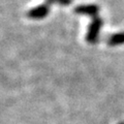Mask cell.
<instances>
[{"instance_id": "obj_1", "label": "cell", "mask_w": 124, "mask_h": 124, "mask_svg": "<svg viewBox=\"0 0 124 124\" xmlns=\"http://www.w3.org/2000/svg\"><path fill=\"white\" fill-rule=\"evenodd\" d=\"M102 26V20L99 17H95L93 18V20L91 22L90 26L88 28V32H87V36L86 39L89 44H95L98 39V34L99 31L101 29Z\"/></svg>"}, {"instance_id": "obj_2", "label": "cell", "mask_w": 124, "mask_h": 124, "mask_svg": "<svg viewBox=\"0 0 124 124\" xmlns=\"http://www.w3.org/2000/svg\"><path fill=\"white\" fill-rule=\"evenodd\" d=\"M49 6L46 4H41L36 6L35 8H32L28 11L27 16L30 19H42L49 14Z\"/></svg>"}, {"instance_id": "obj_3", "label": "cell", "mask_w": 124, "mask_h": 124, "mask_svg": "<svg viewBox=\"0 0 124 124\" xmlns=\"http://www.w3.org/2000/svg\"><path fill=\"white\" fill-rule=\"evenodd\" d=\"M98 6L95 4H86V5H80L78 6L75 9L77 14L80 15H88V16H92V17H96V15L98 13Z\"/></svg>"}, {"instance_id": "obj_4", "label": "cell", "mask_w": 124, "mask_h": 124, "mask_svg": "<svg viewBox=\"0 0 124 124\" xmlns=\"http://www.w3.org/2000/svg\"><path fill=\"white\" fill-rule=\"evenodd\" d=\"M107 42L108 46H112L123 45L124 44V32L112 34L111 36H108V38L107 39Z\"/></svg>"}, {"instance_id": "obj_5", "label": "cell", "mask_w": 124, "mask_h": 124, "mask_svg": "<svg viewBox=\"0 0 124 124\" xmlns=\"http://www.w3.org/2000/svg\"><path fill=\"white\" fill-rule=\"evenodd\" d=\"M49 1H52V2H58L60 4H63V5H67L71 2V0H49Z\"/></svg>"}, {"instance_id": "obj_6", "label": "cell", "mask_w": 124, "mask_h": 124, "mask_svg": "<svg viewBox=\"0 0 124 124\" xmlns=\"http://www.w3.org/2000/svg\"><path fill=\"white\" fill-rule=\"evenodd\" d=\"M119 124H124V123H122V122H121V123H119Z\"/></svg>"}]
</instances>
